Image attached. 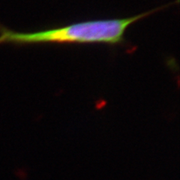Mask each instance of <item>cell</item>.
<instances>
[{
    "label": "cell",
    "instance_id": "obj_1",
    "mask_svg": "<svg viewBox=\"0 0 180 180\" xmlns=\"http://www.w3.org/2000/svg\"><path fill=\"white\" fill-rule=\"evenodd\" d=\"M163 8L164 7H160L129 17L83 21L30 32L14 31L0 23V45L23 46L41 44L116 45L124 41L125 32L131 25Z\"/></svg>",
    "mask_w": 180,
    "mask_h": 180
}]
</instances>
